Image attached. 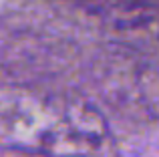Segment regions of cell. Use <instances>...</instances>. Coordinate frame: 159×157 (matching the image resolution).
<instances>
[{"instance_id": "cell-2", "label": "cell", "mask_w": 159, "mask_h": 157, "mask_svg": "<svg viewBox=\"0 0 159 157\" xmlns=\"http://www.w3.org/2000/svg\"><path fill=\"white\" fill-rule=\"evenodd\" d=\"M123 32L135 47L151 52L159 59V18H139L123 24Z\"/></svg>"}, {"instance_id": "cell-1", "label": "cell", "mask_w": 159, "mask_h": 157, "mask_svg": "<svg viewBox=\"0 0 159 157\" xmlns=\"http://www.w3.org/2000/svg\"><path fill=\"white\" fill-rule=\"evenodd\" d=\"M0 141L34 157H121L107 117L85 97L0 89Z\"/></svg>"}]
</instances>
